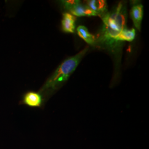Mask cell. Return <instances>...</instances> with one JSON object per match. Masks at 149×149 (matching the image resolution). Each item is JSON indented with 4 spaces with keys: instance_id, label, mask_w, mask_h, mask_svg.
<instances>
[{
    "instance_id": "7a4b0ae2",
    "label": "cell",
    "mask_w": 149,
    "mask_h": 149,
    "mask_svg": "<svg viewBox=\"0 0 149 149\" xmlns=\"http://www.w3.org/2000/svg\"><path fill=\"white\" fill-rule=\"evenodd\" d=\"M88 50V47H87L74 56L65 60L47 81L42 91L55 89L61 83L68 80L70 76L74 72Z\"/></svg>"
},
{
    "instance_id": "8992f818",
    "label": "cell",
    "mask_w": 149,
    "mask_h": 149,
    "mask_svg": "<svg viewBox=\"0 0 149 149\" xmlns=\"http://www.w3.org/2000/svg\"><path fill=\"white\" fill-rule=\"evenodd\" d=\"M130 17L134 24L139 31H140L141 24L143 17V6L141 4L134 5L130 11Z\"/></svg>"
},
{
    "instance_id": "9c48e42d",
    "label": "cell",
    "mask_w": 149,
    "mask_h": 149,
    "mask_svg": "<svg viewBox=\"0 0 149 149\" xmlns=\"http://www.w3.org/2000/svg\"><path fill=\"white\" fill-rule=\"evenodd\" d=\"M135 37V30L132 29L130 30L128 29L127 28L124 29L118 37V42H132L133 41Z\"/></svg>"
},
{
    "instance_id": "5b68a950",
    "label": "cell",
    "mask_w": 149,
    "mask_h": 149,
    "mask_svg": "<svg viewBox=\"0 0 149 149\" xmlns=\"http://www.w3.org/2000/svg\"><path fill=\"white\" fill-rule=\"evenodd\" d=\"M87 6L92 11L95 12L97 16H102L107 12V4L104 0H91L87 1Z\"/></svg>"
},
{
    "instance_id": "6da1fadb",
    "label": "cell",
    "mask_w": 149,
    "mask_h": 149,
    "mask_svg": "<svg viewBox=\"0 0 149 149\" xmlns=\"http://www.w3.org/2000/svg\"><path fill=\"white\" fill-rule=\"evenodd\" d=\"M103 26L99 36V40L102 44L109 47H115L118 43V37L126 28L127 9L122 3L110 12L102 16Z\"/></svg>"
},
{
    "instance_id": "277c9868",
    "label": "cell",
    "mask_w": 149,
    "mask_h": 149,
    "mask_svg": "<svg viewBox=\"0 0 149 149\" xmlns=\"http://www.w3.org/2000/svg\"><path fill=\"white\" fill-rule=\"evenodd\" d=\"M69 11H70L71 15L77 17L97 16L96 13L92 11L87 6L82 5L80 1H79L73 7H72Z\"/></svg>"
},
{
    "instance_id": "52a82bcc",
    "label": "cell",
    "mask_w": 149,
    "mask_h": 149,
    "mask_svg": "<svg viewBox=\"0 0 149 149\" xmlns=\"http://www.w3.org/2000/svg\"><path fill=\"white\" fill-rule=\"evenodd\" d=\"M62 20V28L63 31L66 33H74L75 29L76 17L71 13L65 12L63 13Z\"/></svg>"
},
{
    "instance_id": "3957f363",
    "label": "cell",
    "mask_w": 149,
    "mask_h": 149,
    "mask_svg": "<svg viewBox=\"0 0 149 149\" xmlns=\"http://www.w3.org/2000/svg\"><path fill=\"white\" fill-rule=\"evenodd\" d=\"M21 103L32 108H40L43 104V97L40 93L29 91L23 95Z\"/></svg>"
},
{
    "instance_id": "ba28073f",
    "label": "cell",
    "mask_w": 149,
    "mask_h": 149,
    "mask_svg": "<svg viewBox=\"0 0 149 149\" xmlns=\"http://www.w3.org/2000/svg\"><path fill=\"white\" fill-rule=\"evenodd\" d=\"M77 31L79 36L82 38L85 42L90 45H93L95 43V38L88 32L86 27L80 26L77 27Z\"/></svg>"
}]
</instances>
